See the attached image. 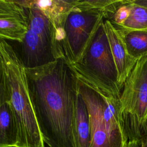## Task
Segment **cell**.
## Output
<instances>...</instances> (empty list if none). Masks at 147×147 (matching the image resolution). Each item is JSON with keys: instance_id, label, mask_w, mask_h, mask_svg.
<instances>
[{"instance_id": "obj_15", "label": "cell", "mask_w": 147, "mask_h": 147, "mask_svg": "<svg viewBox=\"0 0 147 147\" xmlns=\"http://www.w3.org/2000/svg\"><path fill=\"white\" fill-rule=\"evenodd\" d=\"M131 9V0H123L114 13L108 19L115 28L121 27L128 18Z\"/></svg>"}, {"instance_id": "obj_10", "label": "cell", "mask_w": 147, "mask_h": 147, "mask_svg": "<svg viewBox=\"0 0 147 147\" xmlns=\"http://www.w3.org/2000/svg\"><path fill=\"white\" fill-rule=\"evenodd\" d=\"M18 2L24 6L38 8L51 21L55 36L61 30L69 13L75 8V0H22Z\"/></svg>"}, {"instance_id": "obj_8", "label": "cell", "mask_w": 147, "mask_h": 147, "mask_svg": "<svg viewBox=\"0 0 147 147\" xmlns=\"http://www.w3.org/2000/svg\"><path fill=\"white\" fill-rule=\"evenodd\" d=\"M79 90L89 114L91 147H111L103 119V99L101 95L80 82Z\"/></svg>"}, {"instance_id": "obj_11", "label": "cell", "mask_w": 147, "mask_h": 147, "mask_svg": "<svg viewBox=\"0 0 147 147\" xmlns=\"http://www.w3.org/2000/svg\"><path fill=\"white\" fill-rule=\"evenodd\" d=\"M73 137L74 147H91V134L89 114L79 90L76 97Z\"/></svg>"}, {"instance_id": "obj_13", "label": "cell", "mask_w": 147, "mask_h": 147, "mask_svg": "<svg viewBox=\"0 0 147 147\" xmlns=\"http://www.w3.org/2000/svg\"><path fill=\"white\" fill-rule=\"evenodd\" d=\"M119 32L124 39L128 53L133 58L138 61L147 55V29Z\"/></svg>"}, {"instance_id": "obj_6", "label": "cell", "mask_w": 147, "mask_h": 147, "mask_svg": "<svg viewBox=\"0 0 147 147\" xmlns=\"http://www.w3.org/2000/svg\"><path fill=\"white\" fill-rule=\"evenodd\" d=\"M25 7L29 10V27L21 43L20 56L25 68H32L56 60L54 34L51 21L38 8Z\"/></svg>"}, {"instance_id": "obj_4", "label": "cell", "mask_w": 147, "mask_h": 147, "mask_svg": "<svg viewBox=\"0 0 147 147\" xmlns=\"http://www.w3.org/2000/svg\"><path fill=\"white\" fill-rule=\"evenodd\" d=\"M105 18L103 13L95 10L76 8L69 13L55 37L56 59H63L69 65L79 61L90 47Z\"/></svg>"}, {"instance_id": "obj_1", "label": "cell", "mask_w": 147, "mask_h": 147, "mask_svg": "<svg viewBox=\"0 0 147 147\" xmlns=\"http://www.w3.org/2000/svg\"><path fill=\"white\" fill-rule=\"evenodd\" d=\"M26 68L43 140L48 147H74L73 126L79 82L63 59Z\"/></svg>"}, {"instance_id": "obj_3", "label": "cell", "mask_w": 147, "mask_h": 147, "mask_svg": "<svg viewBox=\"0 0 147 147\" xmlns=\"http://www.w3.org/2000/svg\"><path fill=\"white\" fill-rule=\"evenodd\" d=\"M103 22L84 56L69 65L81 83L98 93L119 98L122 90Z\"/></svg>"}, {"instance_id": "obj_12", "label": "cell", "mask_w": 147, "mask_h": 147, "mask_svg": "<svg viewBox=\"0 0 147 147\" xmlns=\"http://www.w3.org/2000/svg\"><path fill=\"white\" fill-rule=\"evenodd\" d=\"M17 134L14 119L5 95L0 92V147H16Z\"/></svg>"}, {"instance_id": "obj_2", "label": "cell", "mask_w": 147, "mask_h": 147, "mask_svg": "<svg viewBox=\"0 0 147 147\" xmlns=\"http://www.w3.org/2000/svg\"><path fill=\"white\" fill-rule=\"evenodd\" d=\"M0 92L6 96L14 119L16 147H45L21 56L6 40L0 41Z\"/></svg>"}, {"instance_id": "obj_14", "label": "cell", "mask_w": 147, "mask_h": 147, "mask_svg": "<svg viewBox=\"0 0 147 147\" xmlns=\"http://www.w3.org/2000/svg\"><path fill=\"white\" fill-rule=\"evenodd\" d=\"M116 29L119 31L147 29V8L134 5L131 1V12L128 18L121 27Z\"/></svg>"}, {"instance_id": "obj_7", "label": "cell", "mask_w": 147, "mask_h": 147, "mask_svg": "<svg viewBox=\"0 0 147 147\" xmlns=\"http://www.w3.org/2000/svg\"><path fill=\"white\" fill-rule=\"evenodd\" d=\"M29 8L15 0H0V37L21 43L29 27Z\"/></svg>"}, {"instance_id": "obj_16", "label": "cell", "mask_w": 147, "mask_h": 147, "mask_svg": "<svg viewBox=\"0 0 147 147\" xmlns=\"http://www.w3.org/2000/svg\"><path fill=\"white\" fill-rule=\"evenodd\" d=\"M138 142L140 147H147V122L142 129L141 136Z\"/></svg>"}, {"instance_id": "obj_17", "label": "cell", "mask_w": 147, "mask_h": 147, "mask_svg": "<svg viewBox=\"0 0 147 147\" xmlns=\"http://www.w3.org/2000/svg\"><path fill=\"white\" fill-rule=\"evenodd\" d=\"M133 4L147 8V0H131Z\"/></svg>"}, {"instance_id": "obj_9", "label": "cell", "mask_w": 147, "mask_h": 147, "mask_svg": "<svg viewBox=\"0 0 147 147\" xmlns=\"http://www.w3.org/2000/svg\"><path fill=\"white\" fill-rule=\"evenodd\" d=\"M103 24L117 68L118 84L122 90L137 60L129 55L122 36L111 22L106 19Z\"/></svg>"}, {"instance_id": "obj_18", "label": "cell", "mask_w": 147, "mask_h": 147, "mask_svg": "<svg viewBox=\"0 0 147 147\" xmlns=\"http://www.w3.org/2000/svg\"><path fill=\"white\" fill-rule=\"evenodd\" d=\"M127 147H140L138 141L129 142Z\"/></svg>"}, {"instance_id": "obj_5", "label": "cell", "mask_w": 147, "mask_h": 147, "mask_svg": "<svg viewBox=\"0 0 147 147\" xmlns=\"http://www.w3.org/2000/svg\"><path fill=\"white\" fill-rule=\"evenodd\" d=\"M119 112L129 142L138 141L147 122V55L137 61L124 83Z\"/></svg>"}]
</instances>
